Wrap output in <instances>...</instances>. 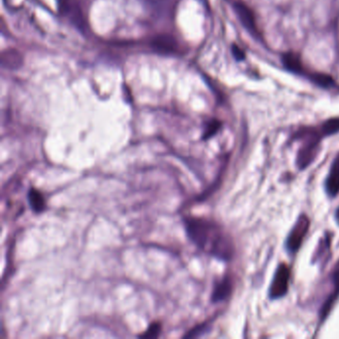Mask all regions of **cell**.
I'll use <instances>...</instances> for the list:
<instances>
[{
	"label": "cell",
	"mask_w": 339,
	"mask_h": 339,
	"mask_svg": "<svg viewBox=\"0 0 339 339\" xmlns=\"http://www.w3.org/2000/svg\"><path fill=\"white\" fill-rule=\"evenodd\" d=\"M282 61L284 66L291 72L293 73H298L301 74L303 72V66L298 58V56L292 54V53H287L284 54L282 57Z\"/></svg>",
	"instance_id": "10"
},
{
	"label": "cell",
	"mask_w": 339,
	"mask_h": 339,
	"mask_svg": "<svg viewBox=\"0 0 339 339\" xmlns=\"http://www.w3.org/2000/svg\"><path fill=\"white\" fill-rule=\"evenodd\" d=\"M22 64L21 55L15 50H7L2 54V65L6 68L15 69Z\"/></svg>",
	"instance_id": "9"
},
{
	"label": "cell",
	"mask_w": 339,
	"mask_h": 339,
	"mask_svg": "<svg viewBox=\"0 0 339 339\" xmlns=\"http://www.w3.org/2000/svg\"><path fill=\"white\" fill-rule=\"evenodd\" d=\"M309 228V220L306 216L302 215L298 218L295 225L293 226L287 241H286V248L289 252L294 253L300 247L307 231Z\"/></svg>",
	"instance_id": "3"
},
{
	"label": "cell",
	"mask_w": 339,
	"mask_h": 339,
	"mask_svg": "<svg viewBox=\"0 0 339 339\" xmlns=\"http://www.w3.org/2000/svg\"><path fill=\"white\" fill-rule=\"evenodd\" d=\"M152 47L154 50H156L158 53L161 54H174L176 53L178 47L176 40L168 35H162L158 36L152 41Z\"/></svg>",
	"instance_id": "6"
},
{
	"label": "cell",
	"mask_w": 339,
	"mask_h": 339,
	"mask_svg": "<svg viewBox=\"0 0 339 339\" xmlns=\"http://www.w3.org/2000/svg\"><path fill=\"white\" fill-rule=\"evenodd\" d=\"M333 279H334L335 290H334V293L331 296H329L328 300L325 302V304H324V306L322 308V311H321V317L322 318H324L326 316V314L330 310L333 302L335 301V298L339 294V266L336 268V270H335V271L333 273Z\"/></svg>",
	"instance_id": "12"
},
{
	"label": "cell",
	"mask_w": 339,
	"mask_h": 339,
	"mask_svg": "<svg viewBox=\"0 0 339 339\" xmlns=\"http://www.w3.org/2000/svg\"><path fill=\"white\" fill-rule=\"evenodd\" d=\"M336 218H337V221L339 222V208L337 209V212H336Z\"/></svg>",
	"instance_id": "19"
},
{
	"label": "cell",
	"mask_w": 339,
	"mask_h": 339,
	"mask_svg": "<svg viewBox=\"0 0 339 339\" xmlns=\"http://www.w3.org/2000/svg\"><path fill=\"white\" fill-rule=\"evenodd\" d=\"M234 7H235V11H236L240 21L245 26V28H247L249 30V32H251L254 36H259L260 32L258 30V27H257L255 15H254L253 11L251 10V8L248 7L244 2H241V1H237L234 4Z\"/></svg>",
	"instance_id": "5"
},
{
	"label": "cell",
	"mask_w": 339,
	"mask_h": 339,
	"mask_svg": "<svg viewBox=\"0 0 339 339\" xmlns=\"http://www.w3.org/2000/svg\"><path fill=\"white\" fill-rule=\"evenodd\" d=\"M220 126H221V124L219 123V122H217V121H212L209 125H208V127H207V129H206V131H205V134H204V138H209V137H211L213 135H215L216 133H217V131L220 129Z\"/></svg>",
	"instance_id": "16"
},
{
	"label": "cell",
	"mask_w": 339,
	"mask_h": 339,
	"mask_svg": "<svg viewBox=\"0 0 339 339\" xmlns=\"http://www.w3.org/2000/svg\"><path fill=\"white\" fill-rule=\"evenodd\" d=\"M160 331H161V325L159 323H153L148 327V329L143 334L139 335V337L154 338V337H157L159 335Z\"/></svg>",
	"instance_id": "15"
},
{
	"label": "cell",
	"mask_w": 339,
	"mask_h": 339,
	"mask_svg": "<svg viewBox=\"0 0 339 339\" xmlns=\"http://www.w3.org/2000/svg\"><path fill=\"white\" fill-rule=\"evenodd\" d=\"M312 80L314 83L322 87H330L333 85V80L331 79V77L324 74H313Z\"/></svg>",
	"instance_id": "14"
},
{
	"label": "cell",
	"mask_w": 339,
	"mask_h": 339,
	"mask_svg": "<svg viewBox=\"0 0 339 339\" xmlns=\"http://www.w3.org/2000/svg\"><path fill=\"white\" fill-rule=\"evenodd\" d=\"M233 53H234L235 57L237 59H239V60H242V59L245 58V55H244L243 51L240 48H238L237 46H233Z\"/></svg>",
	"instance_id": "18"
},
{
	"label": "cell",
	"mask_w": 339,
	"mask_h": 339,
	"mask_svg": "<svg viewBox=\"0 0 339 339\" xmlns=\"http://www.w3.org/2000/svg\"><path fill=\"white\" fill-rule=\"evenodd\" d=\"M184 224L188 237L202 251L224 261L232 258L233 243L215 222L190 217Z\"/></svg>",
	"instance_id": "1"
},
{
	"label": "cell",
	"mask_w": 339,
	"mask_h": 339,
	"mask_svg": "<svg viewBox=\"0 0 339 339\" xmlns=\"http://www.w3.org/2000/svg\"><path fill=\"white\" fill-rule=\"evenodd\" d=\"M306 133V141L298 153V165L301 168L306 167L314 158L315 150L317 148L318 137L313 133Z\"/></svg>",
	"instance_id": "4"
},
{
	"label": "cell",
	"mask_w": 339,
	"mask_h": 339,
	"mask_svg": "<svg viewBox=\"0 0 339 339\" xmlns=\"http://www.w3.org/2000/svg\"><path fill=\"white\" fill-rule=\"evenodd\" d=\"M338 131H339V119L329 120L322 126L323 135H332Z\"/></svg>",
	"instance_id": "13"
},
{
	"label": "cell",
	"mask_w": 339,
	"mask_h": 339,
	"mask_svg": "<svg viewBox=\"0 0 339 339\" xmlns=\"http://www.w3.org/2000/svg\"><path fill=\"white\" fill-rule=\"evenodd\" d=\"M230 291H231V282L228 278H225L224 280H222L216 285L213 295H212L213 301L217 302V301L225 299L229 295Z\"/></svg>",
	"instance_id": "11"
},
{
	"label": "cell",
	"mask_w": 339,
	"mask_h": 339,
	"mask_svg": "<svg viewBox=\"0 0 339 339\" xmlns=\"http://www.w3.org/2000/svg\"><path fill=\"white\" fill-rule=\"evenodd\" d=\"M204 332H206V326L205 325H200V326H197L196 328L190 330V332L185 334L184 337H197V336L203 334Z\"/></svg>",
	"instance_id": "17"
},
{
	"label": "cell",
	"mask_w": 339,
	"mask_h": 339,
	"mask_svg": "<svg viewBox=\"0 0 339 339\" xmlns=\"http://www.w3.org/2000/svg\"><path fill=\"white\" fill-rule=\"evenodd\" d=\"M289 281V268L285 264L278 266L270 287L271 298H278L285 294Z\"/></svg>",
	"instance_id": "2"
},
{
	"label": "cell",
	"mask_w": 339,
	"mask_h": 339,
	"mask_svg": "<svg viewBox=\"0 0 339 339\" xmlns=\"http://www.w3.org/2000/svg\"><path fill=\"white\" fill-rule=\"evenodd\" d=\"M28 201L29 204L31 206V208L36 212V213H40L45 209V199L43 197V194L35 189V188H31L28 192Z\"/></svg>",
	"instance_id": "8"
},
{
	"label": "cell",
	"mask_w": 339,
	"mask_h": 339,
	"mask_svg": "<svg viewBox=\"0 0 339 339\" xmlns=\"http://www.w3.org/2000/svg\"><path fill=\"white\" fill-rule=\"evenodd\" d=\"M325 188L326 192L331 197H334L339 192V155L331 166L330 173L326 179Z\"/></svg>",
	"instance_id": "7"
}]
</instances>
